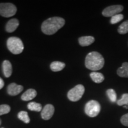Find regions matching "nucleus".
<instances>
[{
  "label": "nucleus",
  "mask_w": 128,
  "mask_h": 128,
  "mask_svg": "<svg viewBox=\"0 0 128 128\" xmlns=\"http://www.w3.org/2000/svg\"><path fill=\"white\" fill-rule=\"evenodd\" d=\"M4 86V82L3 81V80L0 77V90L2 89Z\"/></svg>",
  "instance_id": "25"
},
{
  "label": "nucleus",
  "mask_w": 128,
  "mask_h": 128,
  "mask_svg": "<svg viewBox=\"0 0 128 128\" xmlns=\"http://www.w3.org/2000/svg\"><path fill=\"white\" fill-rule=\"evenodd\" d=\"M19 26V21L17 18H12L7 22L6 26V30L8 33H12L17 29Z\"/></svg>",
  "instance_id": "10"
},
{
  "label": "nucleus",
  "mask_w": 128,
  "mask_h": 128,
  "mask_svg": "<svg viewBox=\"0 0 128 128\" xmlns=\"http://www.w3.org/2000/svg\"><path fill=\"white\" fill-rule=\"evenodd\" d=\"M124 108H128V105H126V106H124Z\"/></svg>",
  "instance_id": "26"
},
{
  "label": "nucleus",
  "mask_w": 128,
  "mask_h": 128,
  "mask_svg": "<svg viewBox=\"0 0 128 128\" xmlns=\"http://www.w3.org/2000/svg\"><path fill=\"white\" fill-rule=\"evenodd\" d=\"M85 65L86 68L92 71H98L104 65V60L100 53L92 52L89 53L86 58Z\"/></svg>",
  "instance_id": "2"
},
{
  "label": "nucleus",
  "mask_w": 128,
  "mask_h": 128,
  "mask_svg": "<svg viewBox=\"0 0 128 128\" xmlns=\"http://www.w3.org/2000/svg\"><path fill=\"white\" fill-rule=\"evenodd\" d=\"M108 98L112 103H114L117 100L116 92L113 89H108L106 92Z\"/></svg>",
  "instance_id": "20"
},
{
  "label": "nucleus",
  "mask_w": 128,
  "mask_h": 128,
  "mask_svg": "<svg viewBox=\"0 0 128 128\" xmlns=\"http://www.w3.org/2000/svg\"><path fill=\"white\" fill-rule=\"evenodd\" d=\"M37 96V92L34 89H28L21 97L22 100L23 101H30L36 97Z\"/></svg>",
  "instance_id": "12"
},
{
  "label": "nucleus",
  "mask_w": 128,
  "mask_h": 128,
  "mask_svg": "<svg viewBox=\"0 0 128 128\" xmlns=\"http://www.w3.org/2000/svg\"><path fill=\"white\" fill-rule=\"evenodd\" d=\"M120 122L121 124H122L123 125L128 126V113L122 116L120 119Z\"/></svg>",
  "instance_id": "24"
},
{
  "label": "nucleus",
  "mask_w": 128,
  "mask_h": 128,
  "mask_svg": "<svg viewBox=\"0 0 128 128\" xmlns=\"http://www.w3.org/2000/svg\"><path fill=\"white\" fill-rule=\"evenodd\" d=\"M118 32L121 34H124L128 33V20L125 21L119 26Z\"/></svg>",
  "instance_id": "19"
},
{
  "label": "nucleus",
  "mask_w": 128,
  "mask_h": 128,
  "mask_svg": "<svg viewBox=\"0 0 128 128\" xmlns=\"http://www.w3.org/2000/svg\"><path fill=\"white\" fill-rule=\"evenodd\" d=\"M117 104L120 106L124 105H128V94L124 93L123 94L121 99H120L117 102Z\"/></svg>",
  "instance_id": "21"
},
{
  "label": "nucleus",
  "mask_w": 128,
  "mask_h": 128,
  "mask_svg": "<svg viewBox=\"0 0 128 128\" xmlns=\"http://www.w3.org/2000/svg\"><path fill=\"white\" fill-rule=\"evenodd\" d=\"M17 7L12 3H0V16L4 17H10L15 15Z\"/></svg>",
  "instance_id": "5"
},
{
  "label": "nucleus",
  "mask_w": 128,
  "mask_h": 128,
  "mask_svg": "<svg viewBox=\"0 0 128 128\" xmlns=\"http://www.w3.org/2000/svg\"><path fill=\"white\" fill-rule=\"evenodd\" d=\"M101 106L100 103L96 100L89 101L85 106V113L91 118H94L100 112Z\"/></svg>",
  "instance_id": "4"
},
{
  "label": "nucleus",
  "mask_w": 128,
  "mask_h": 128,
  "mask_svg": "<svg viewBox=\"0 0 128 128\" xmlns=\"http://www.w3.org/2000/svg\"><path fill=\"white\" fill-rule=\"evenodd\" d=\"M18 118L22 121L24 122L25 124H28L30 121L28 112L25 111H21L19 112L18 114Z\"/></svg>",
  "instance_id": "18"
},
{
  "label": "nucleus",
  "mask_w": 128,
  "mask_h": 128,
  "mask_svg": "<svg viewBox=\"0 0 128 128\" xmlns=\"http://www.w3.org/2000/svg\"><path fill=\"white\" fill-rule=\"evenodd\" d=\"M65 21L60 17H54L47 19L42 24V31L47 35H52L65 25Z\"/></svg>",
  "instance_id": "1"
},
{
  "label": "nucleus",
  "mask_w": 128,
  "mask_h": 128,
  "mask_svg": "<svg viewBox=\"0 0 128 128\" xmlns=\"http://www.w3.org/2000/svg\"><path fill=\"white\" fill-rule=\"evenodd\" d=\"M54 112H55V108H54V106L50 104H46L42 110V118L43 119L46 120H49L52 118L54 115Z\"/></svg>",
  "instance_id": "8"
},
{
  "label": "nucleus",
  "mask_w": 128,
  "mask_h": 128,
  "mask_svg": "<svg viewBox=\"0 0 128 128\" xmlns=\"http://www.w3.org/2000/svg\"><path fill=\"white\" fill-rule=\"evenodd\" d=\"M95 41V39L92 36H82L78 39V42L81 46H88L92 44H93Z\"/></svg>",
  "instance_id": "13"
},
{
  "label": "nucleus",
  "mask_w": 128,
  "mask_h": 128,
  "mask_svg": "<svg viewBox=\"0 0 128 128\" xmlns=\"http://www.w3.org/2000/svg\"><path fill=\"white\" fill-rule=\"evenodd\" d=\"M2 71L5 77L8 78L12 76V68L11 62L8 60H5L2 62Z\"/></svg>",
  "instance_id": "11"
},
{
  "label": "nucleus",
  "mask_w": 128,
  "mask_h": 128,
  "mask_svg": "<svg viewBox=\"0 0 128 128\" xmlns=\"http://www.w3.org/2000/svg\"><path fill=\"white\" fill-rule=\"evenodd\" d=\"M124 10V7L121 5H116V6H111L104 9L102 12V14L104 17H113L117 14H119Z\"/></svg>",
  "instance_id": "7"
},
{
  "label": "nucleus",
  "mask_w": 128,
  "mask_h": 128,
  "mask_svg": "<svg viewBox=\"0 0 128 128\" xmlns=\"http://www.w3.org/2000/svg\"><path fill=\"white\" fill-rule=\"evenodd\" d=\"M28 108L31 111H34V112H40L42 107L40 104L36 103V102H30L28 104Z\"/></svg>",
  "instance_id": "17"
},
{
  "label": "nucleus",
  "mask_w": 128,
  "mask_h": 128,
  "mask_svg": "<svg viewBox=\"0 0 128 128\" xmlns=\"http://www.w3.org/2000/svg\"><path fill=\"white\" fill-rule=\"evenodd\" d=\"M8 49L14 55H18L23 51V43L20 38L17 37H11L7 41Z\"/></svg>",
  "instance_id": "3"
},
{
  "label": "nucleus",
  "mask_w": 128,
  "mask_h": 128,
  "mask_svg": "<svg viewBox=\"0 0 128 128\" xmlns=\"http://www.w3.org/2000/svg\"><path fill=\"white\" fill-rule=\"evenodd\" d=\"M50 69L52 71L54 72H58L62 71L63 69L65 67V63L60 61H55L53 62L50 64Z\"/></svg>",
  "instance_id": "15"
},
{
  "label": "nucleus",
  "mask_w": 128,
  "mask_h": 128,
  "mask_svg": "<svg viewBox=\"0 0 128 128\" xmlns=\"http://www.w3.org/2000/svg\"><path fill=\"white\" fill-rule=\"evenodd\" d=\"M117 74L123 78H128V62H124L117 70Z\"/></svg>",
  "instance_id": "14"
},
{
  "label": "nucleus",
  "mask_w": 128,
  "mask_h": 128,
  "mask_svg": "<svg viewBox=\"0 0 128 128\" xmlns=\"http://www.w3.org/2000/svg\"><path fill=\"white\" fill-rule=\"evenodd\" d=\"M90 77L92 80L96 83H101L104 80V76L102 73L92 72L90 74Z\"/></svg>",
  "instance_id": "16"
},
{
  "label": "nucleus",
  "mask_w": 128,
  "mask_h": 128,
  "mask_svg": "<svg viewBox=\"0 0 128 128\" xmlns=\"http://www.w3.org/2000/svg\"><path fill=\"white\" fill-rule=\"evenodd\" d=\"M7 92L10 96H17L23 90V87L20 85H17L16 83L12 82L8 85L7 88Z\"/></svg>",
  "instance_id": "9"
},
{
  "label": "nucleus",
  "mask_w": 128,
  "mask_h": 128,
  "mask_svg": "<svg viewBox=\"0 0 128 128\" xmlns=\"http://www.w3.org/2000/svg\"><path fill=\"white\" fill-rule=\"evenodd\" d=\"M84 92L85 88L84 86L81 84H78L69 91L68 98L71 102H77L81 98Z\"/></svg>",
  "instance_id": "6"
},
{
  "label": "nucleus",
  "mask_w": 128,
  "mask_h": 128,
  "mask_svg": "<svg viewBox=\"0 0 128 128\" xmlns=\"http://www.w3.org/2000/svg\"><path fill=\"white\" fill-rule=\"evenodd\" d=\"M11 110L10 106L7 104L0 105V116L8 113Z\"/></svg>",
  "instance_id": "23"
},
{
  "label": "nucleus",
  "mask_w": 128,
  "mask_h": 128,
  "mask_svg": "<svg viewBox=\"0 0 128 128\" xmlns=\"http://www.w3.org/2000/svg\"><path fill=\"white\" fill-rule=\"evenodd\" d=\"M1 120L0 119V125H1Z\"/></svg>",
  "instance_id": "27"
},
{
  "label": "nucleus",
  "mask_w": 128,
  "mask_h": 128,
  "mask_svg": "<svg viewBox=\"0 0 128 128\" xmlns=\"http://www.w3.org/2000/svg\"><path fill=\"white\" fill-rule=\"evenodd\" d=\"M124 16L123 14H117L116 16H113V17L111 18V20H110V23L111 24H116L119 22H120L124 19Z\"/></svg>",
  "instance_id": "22"
}]
</instances>
